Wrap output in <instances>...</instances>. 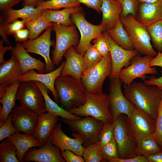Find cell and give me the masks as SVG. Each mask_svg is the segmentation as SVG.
I'll list each match as a JSON object with an SVG mask.
<instances>
[{"mask_svg": "<svg viewBox=\"0 0 162 162\" xmlns=\"http://www.w3.org/2000/svg\"><path fill=\"white\" fill-rule=\"evenodd\" d=\"M123 93L134 106L156 120L162 91L157 86L134 82L124 86Z\"/></svg>", "mask_w": 162, "mask_h": 162, "instance_id": "obj_1", "label": "cell"}, {"mask_svg": "<svg viewBox=\"0 0 162 162\" xmlns=\"http://www.w3.org/2000/svg\"><path fill=\"white\" fill-rule=\"evenodd\" d=\"M55 87L61 106L64 109L68 111L85 103L87 92L81 80L60 76L56 80Z\"/></svg>", "mask_w": 162, "mask_h": 162, "instance_id": "obj_2", "label": "cell"}, {"mask_svg": "<svg viewBox=\"0 0 162 162\" xmlns=\"http://www.w3.org/2000/svg\"><path fill=\"white\" fill-rule=\"evenodd\" d=\"M110 108L109 96L106 93L94 94L87 92L85 103L68 111L77 116L92 117L104 123L112 122Z\"/></svg>", "mask_w": 162, "mask_h": 162, "instance_id": "obj_3", "label": "cell"}, {"mask_svg": "<svg viewBox=\"0 0 162 162\" xmlns=\"http://www.w3.org/2000/svg\"><path fill=\"white\" fill-rule=\"evenodd\" d=\"M120 20L129 35L134 50L143 56L154 57L157 55V52L151 44L147 27L131 14L126 16H120Z\"/></svg>", "mask_w": 162, "mask_h": 162, "instance_id": "obj_4", "label": "cell"}, {"mask_svg": "<svg viewBox=\"0 0 162 162\" xmlns=\"http://www.w3.org/2000/svg\"><path fill=\"white\" fill-rule=\"evenodd\" d=\"M112 69L110 52L103 56L94 65L84 70L81 80L86 91L94 94L103 93L104 82L106 78L110 76Z\"/></svg>", "mask_w": 162, "mask_h": 162, "instance_id": "obj_5", "label": "cell"}, {"mask_svg": "<svg viewBox=\"0 0 162 162\" xmlns=\"http://www.w3.org/2000/svg\"><path fill=\"white\" fill-rule=\"evenodd\" d=\"M123 115H119L113 123L118 157L125 159L134 157L138 154L136 139L128 128L126 117Z\"/></svg>", "mask_w": 162, "mask_h": 162, "instance_id": "obj_6", "label": "cell"}, {"mask_svg": "<svg viewBox=\"0 0 162 162\" xmlns=\"http://www.w3.org/2000/svg\"><path fill=\"white\" fill-rule=\"evenodd\" d=\"M52 28L56 36L52 61L55 65L58 66L66 51L71 47L78 44L79 35L74 24L66 26L52 23Z\"/></svg>", "mask_w": 162, "mask_h": 162, "instance_id": "obj_7", "label": "cell"}, {"mask_svg": "<svg viewBox=\"0 0 162 162\" xmlns=\"http://www.w3.org/2000/svg\"><path fill=\"white\" fill-rule=\"evenodd\" d=\"M61 121L68 125L73 132L80 136L85 148L97 143L99 134L104 124L102 121L89 116L76 120L62 118Z\"/></svg>", "mask_w": 162, "mask_h": 162, "instance_id": "obj_8", "label": "cell"}, {"mask_svg": "<svg viewBox=\"0 0 162 162\" xmlns=\"http://www.w3.org/2000/svg\"><path fill=\"white\" fill-rule=\"evenodd\" d=\"M70 17L81 35L76 50L79 54L84 55L90 46L91 41L105 31L106 27L101 23L94 25L88 22L85 18L82 10L72 14Z\"/></svg>", "mask_w": 162, "mask_h": 162, "instance_id": "obj_9", "label": "cell"}, {"mask_svg": "<svg viewBox=\"0 0 162 162\" xmlns=\"http://www.w3.org/2000/svg\"><path fill=\"white\" fill-rule=\"evenodd\" d=\"M16 100L21 105L39 116L46 112L43 95L34 81L20 82L16 94Z\"/></svg>", "mask_w": 162, "mask_h": 162, "instance_id": "obj_10", "label": "cell"}, {"mask_svg": "<svg viewBox=\"0 0 162 162\" xmlns=\"http://www.w3.org/2000/svg\"><path fill=\"white\" fill-rule=\"evenodd\" d=\"M153 57L148 56H141L139 54L134 57L129 65L122 69L119 74L118 78L124 83V86L130 84L137 78L146 80L147 74H157L156 68L149 65V62Z\"/></svg>", "mask_w": 162, "mask_h": 162, "instance_id": "obj_11", "label": "cell"}, {"mask_svg": "<svg viewBox=\"0 0 162 162\" xmlns=\"http://www.w3.org/2000/svg\"><path fill=\"white\" fill-rule=\"evenodd\" d=\"M156 120L134 106L130 116L126 117L128 128L136 139L153 135Z\"/></svg>", "mask_w": 162, "mask_h": 162, "instance_id": "obj_12", "label": "cell"}, {"mask_svg": "<svg viewBox=\"0 0 162 162\" xmlns=\"http://www.w3.org/2000/svg\"><path fill=\"white\" fill-rule=\"evenodd\" d=\"M122 82L118 78L110 80L108 96L113 121L121 114L130 117L134 107V105L125 97L122 92Z\"/></svg>", "mask_w": 162, "mask_h": 162, "instance_id": "obj_13", "label": "cell"}, {"mask_svg": "<svg viewBox=\"0 0 162 162\" xmlns=\"http://www.w3.org/2000/svg\"><path fill=\"white\" fill-rule=\"evenodd\" d=\"M52 28V26L49 27L40 37L28 40L22 44L27 52L39 55L44 58L46 64L45 73L55 69V65L51 59L50 54V47L53 45L51 40Z\"/></svg>", "mask_w": 162, "mask_h": 162, "instance_id": "obj_14", "label": "cell"}, {"mask_svg": "<svg viewBox=\"0 0 162 162\" xmlns=\"http://www.w3.org/2000/svg\"><path fill=\"white\" fill-rule=\"evenodd\" d=\"M110 48L112 69L110 80L118 78L119 74L124 67L128 66L132 59L139 53L135 50H126L116 44L106 31L104 32Z\"/></svg>", "mask_w": 162, "mask_h": 162, "instance_id": "obj_15", "label": "cell"}, {"mask_svg": "<svg viewBox=\"0 0 162 162\" xmlns=\"http://www.w3.org/2000/svg\"><path fill=\"white\" fill-rule=\"evenodd\" d=\"M74 138L68 136L63 131L60 123L55 125L50 138L51 143L58 147L61 151L70 150L76 154L82 156L85 147L80 136L74 132Z\"/></svg>", "mask_w": 162, "mask_h": 162, "instance_id": "obj_16", "label": "cell"}, {"mask_svg": "<svg viewBox=\"0 0 162 162\" xmlns=\"http://www.w3.org/2000/svg\"><path fill=\"white\" fill-rule=\"evenodd\" d=\"M12 112V122L18 131L32 135L36 127L39 116L22 105L15 106Z\"/></svg>", "mask_w": 162, "mask_h": 162, "instance_id": "obj_17", "label": "cell"}, {"mask_svg": "<svg viewBox=\"0 0 162 162\" xmlns=\"http://www.w3.org/2000/svg\"><path fill=\"white\" fill-rule=\"evenodd\" d=\"M11 53L10 58L0 64V99L5 94L8 88L19 81L23 75L18 61Z\"/></svg>", "mask_w": 162, "mask_h": 162, "instance_id": "obj_18", "label": "cell"}, {"mask_svg": "<svg viewBox=\"0 0 162 162\" xmlns=\"http://www.w3.org/2000/svg\"><path fill=\"white\" fill-rule=\"evenodd\" d=\"M60 149L53 144L50 140L39 148H30L25 154L23 161L65 162Z\"/></svg>", "mask_w": 162, "mask_h": 162, "instance_id": "obj_19", "label": "cell"}, {"mask_svg": "<svg viewBox=\"0 0 162 162\" xmlns=\"http://www.w3.org/2000/svg\"><path fill=\"white\" fill-rule=\"evenodd\" d=\"M65 61L53 71L46 73H38L34 70H29L20 78V82L30 81L39 82L44 85L52 93L56 102L59 103L58 94L55 87V82L57 77L60 76L63 68Z\"/></svg>", "mask_w": 162, "mask_h": 162, "instance_id": "obj_20", "label": "cell"}, {"mask_svg": "<svg viewBox=\"0 0 162 162\" xmlns=\"http://www.w3.org/2000/svg\"><path fill=\"white\" fill-rule=\"evenodd\" d=\"M64 56L66 61L60 76H69L81 80L85 70L83 55L79 54L72 46L66 51Z\"/></svg>", "mask_w": 162, "mask_h": 162, "instance_id": "obj_21", "label": "cell"}, {"mask_svg": "<svg viewBox=\"0 0 162 162\" xmlns=\"http://www.w3.org/2000/svg\"><path fill=\"white\" fill-rule=\"evenodd\" d=\"M135 18L147 28L162 20V0L153 3H140Z\"/></svg>", "mask_w": 162, "mask_h": 162, "instance_id": "obj_22", "label": "cell"}, {"mask_svg": "<svg viewBox=\"0 0 162 162\" xmlns=\"http://www.w3.org/2000/svg\"><path fill=\"white\" fill-rule=\"evenodd\" d=\"M28 53L20 42L17 43L11 50V53L15 55L19 62L23 75L32 70H35L39 73H45V63Z\"/></svg>", "mask_w": 162, "mask_h": 162, "instance_id": "obj_23", "label": "cell"}, {"mask_svg": "<svg viewBox=\"0 0 162 162\" xmlns=\"http://www.w3.org/2000/svg\"><path fill=\"white\" fill-rule=\"evenodd\" d=\"M58 119V116L48 112L39 116L38 123L32 135L42 146L50 140Z\"/></svg>", "mask_w": 162, "mask_h": 162, "instance_id": "obj_24", "label": "cell"}, {"mask_svg": "<svg viewBox=\"0 0 162 162\" xmlns=\"http://www.w3.org/2000/svg\"><path fill=\"white\" fill-rule=\"evenodd\" d=\"M102 17L101 23L106 30L114 28L120 20L122 11V6L116 0H102L100 7Z\"/></svg>", "mask_w": 162, "mask_h": 162, "instance_id": "obj_25", "label": "cell"}, {"mask_svg": "<svg viewBox=\"0 0 162 162\" xmlns=\"http://www.w3.org/2000/svg\"><path fill=\"white\" fill-rule=\"evenodd\" d=\"M7 139L15 146L19 162L23 161L24 155L29 149L42 146L32 135L21 134L20 132L14 133Z\"/></svg>", "mask_w": 162, "mask_h": 162, "instance_id": "obj_26", "label": "cell"}, {"mask_svg": "<svg viewBox=\"0 0 162 162\" xmlns=\"http://www.w3.org/2000/svg\"><path fill=\"white\" fill-rule=\"evenodd\" d=\"M34 81L40 89L43 95L46 112L60 116L62 118L71 120H77L81 118L80 116L70 113L58 106L50 98L48 94L49 91H50L44 85L38 81Z\"/></svg>", "mask_w": 162, "mask_h": 162, "instance_id": "obj_27", "label": "cell"}, {"mask_svg": "<svg viewBox=\"0 0 162 162\" xmlns=\"http://www.w3.org/2000/svg\"><path fill=\"white\" fill-rule=\"evenodd\" d=\"M20 83L18 81L8 87L5 94L0 99L2 104L0 106V126L6 121L15 106L16 93Z\"/></svg>", "mask_w": 162, "mask_h": 162, "instance_id": "obj_28", "label": "cell"}, {"mask_svg": "<svg viewBox=\"0 0 162 162\" xmlns=\"http://www.w3.org/2000/svg\"><path fill=\"white\" fill-rule=\"evenodd\" d=\"M82 10V8L79 6L64 8L60 10L46 9L43 10L42 13L46 19L51 22L69 26L74 24L70 19L71 15Z\"/></svg>", "mask_w": 162, "mask_h": 162, "instance_id": "obj_29", "label": "cell"}, {"mask_svg": "<svg viewBox=\"0 0 162 162\" xmlns=\"http://www.w3.org/2000/svg\"><path fill=\"white\" fill-rule=\"evenodd\" d=\"M43 10L36 7L26 5L20 9L12 8L5 13L4 17H3L4 20L8 23L19 18L29 20L40 15Z\"/></svg>", "mask_w": 162, "mask_h": 162, "instance_id": "obj_30", "label": "cell"}, {"mask_svg": "<svg viewBox=\"0 0 162 162\" xmlns=\"http://www.w3.org/2000/svg\"><path fill=\"white\" fill-rule=\"evenodd\" d=\"M109 35L118 45L126 50L134 49L129 35L120 20L113 28L106 30Z\"/></svg>", "mask_w": 162, "mask_h": 162, "instance_id": "obj_31", "label": "cell"}, {"mask_svg": "<svg viewBox=\"0 0 162 162\" xmlns=\"http://www.w3.org/2000/svg\"><path fill=\"white\" fill-rule=\"evenodd\" d=\"M52 26V23L46 19L42 12L25 23V26L29 32V39L30 40L38 37L43 31Z\"/></svg>", "mask_w": 162, "mask_h": 162, "instance_id": "obj_32", "label": "cell"}, {"mask_svg": "<svg viewBox=\"0 0 162 162\" xmlns=\"http://www.w3.org/2000/svg\"><path fill=\"white\" fill-rule=\"evenodd\" d=\"M136 140L138 155L144 156L162 151L153 134Z\"/></svg>", "mask_w": 162, "mask_h": 162, "instance_id": "obj_33", "label": "cell"}, {"mask_svg": "<svg viewBox=\"0 0 162 162\" xmlns=\"http://www.w3.org/2000/svg\"><path fill=\"white\" fill-rule=\"evenodd\" d=\"M80 4L76 0H49L39 2L36 7L42 10L46 9L57 10L80 6Z\"/></svg>", "mask_w": 162, "mask_h": 162, "instance_id": "obj_34", "label": "cell"}, {"mask_svg": "<svg viewBox=\"0 0 162 162\" xmlns=\"http://www.w3.org/2000/svg\"><path fill=\"white\" fill-rule=\"evenodd\" d=\"M0 162H19L14 145L8 139L0 144Z\"/></svg>", "mask_w": 162, "mask_h": 162, "instance_id": "obj_35", "label": "cell"}, {"mask_svg": "<svg viewBox=\"0 0 162 162\" xmlns=\"http://www.w3.org/2000/svg\"><path fill=\"white\" fill-rule=\"evenodd\" d=\"M151 41L158 52H162V20L147 27Z\"/></svg>", "mask_w": 162, "mask_h": 162, "instance_id": "obj_36", "label": "cell"}, {"mask_svg": "<svg viewBox=\"0 0 162 162\" xmlns=\"http://www.w3.org/2000/svg\"><path fill=\"white\" fill-rule=\"evenodd\" d=\"M82 157L86 162H104L97 143L85 147Z\"/></svg>", "mask_w": 162, "mask_h": 162, "instance_id": "obj_37", "label": "cell"}, {"mask_svg": "<svg viewBox=\"0 0 162 162\" xmlns=\"http://www.w3.org/2000/svg\"><path fill=\"white\" fill-rule=\"evenodd\" d=\"M84 54V70L94 65L103 57L92 44Z\"/></svg>", "mask_w": 162, "mask_h": 162, "instance_id": "obj_38", "label": "cell"}, {"mask_svg": "<svg viewBox=\"0 0 162 162\" xmlns=\"http://www.w3.org/2000/svg\"><path fill=\"white\" fill-rule=\"evenodd\" d=\"M99 148L104 162H109L112 159L119 158L117 146L115 138L105 145L99 146Z\"/></svg>", "mask_w": 162, "mask_h": 162, "instance_id": "obj_39", "label": "cell"}, {"mask_svg": "<svg viewBox=\"0 0 162 162\" xmlns=\"http://www.w3.org/2000/svg\"><path fill=\"white\" fill-rule=\"evenodd\" d=\"M114 138L113 122L104 123L100 131L98 144L100 146L107 143Z\"/></svg>", "mask_w": 162, "mask_h": 162, "instance_id": "obj_40", "label": "cell"}, {"mask_svg": "<svg viewBox=\"0 0 162 162\" xmlns=\"http://www.w3.org/2000/svg\"><path fill=\"white\" fill-rule=\"evenodd\" d=\"M121 5L122 11L120 16H126L131 14L135 17L140 3L138 0H116Z\"/></svg>", "mask_w": 162, "mask_h": 162, "instance_id": "obj_41", "label": "cell"}, {"mask_svg": "<svg viewBox=\"0 0 162 162\" xmlns=\"http://www.w3.org/2000/svg\"><path fill=\"white\" fill-rule=\"evenodd\" d=\"M92 42L94 46L103 56H106L110 52L109 44L104 32Z\"/></svg>", "mask_w": 162, "mask_h": 162, "instance_id": "obj_42", "label": "cell"}, {"mask_svg": "<svg viewBox=\"0 0 162 162\" xmlns=\"http://www.w3.org/2000/svg\"><path fill=\"white\" fill-rule=\"evenodd\" d=\"M12 112L4 123L0 126V141L8 138L14 133L19 132L13 125Z\"/></svg>", "mask_w": 162, "mask_h": 162, "instance_id": "obj_43", "label": "cell"}, {"mask_svg": "<svg viewBox=\"0 0 162 162\" xmlns=\"http://www.w3.org/2000/svg\"><path fill=\"white\" fill-rule=\"evenodd\" d=\"M153 135L162 149V96L158 109L155 130Z\"/></svg>", "mask_w": 162, "mask_h": 162, "instance_id": "obj_44", "label": "cell"}, {"mask_svg": "<svg viewBox=\"0 0 162 162\" xmlns=\"http://www.w3.org/2000/svg\"><path fill=\"white\" fill-rule=\"evenodd\" d=\"M28 20H15L10 23L6 22V28L8 35H12L16 32L25 28V23Z\"/></svg>", "mask_w": 162, "mask_h": 162, "instance_id": "obj_45", "label": "cell"}, {"mask_svg": "<svg viewBox=\"0 0 162 162\" xmlns=\"http://www.w3.org/2000/svg\"><path fill=\"white\" fill-rule=\"evenodd\" d=\"M61 156L67 162H84L82 156L78 155L70 150L60 152Z\"/></svg>", "mask_w": 162, "mask_h": 162, "instance_id": "obj_46", "label": "cell"}, {"mask_svg": "<svg viewBox=\"0 0 162 162\" xmlns=\"http://www.w3.org/2000/svg\"><path fill=\"white\" fill-rule=\"evenodd\" d=\"M80 4L82 3L89 8L95 10L100 13V7L102 0H76Z\"/></svg>", "mask_w": 162, "mask_h": 162, "instance_id": "obj_47", "label": "cell"}, {"mask_svg": "<svg viewBox=\"0 0 162 162\" xmlns=\"http://www.w3.org/2000/svg\"><path fill=\"white\" fill-rule=\"evenodd\" d=\"M29 32L28 28H23L20 30L13 34L15 41L18 42L26 41L29 39Z\"/></svg>", "mask_w": 162, "mask_h": 162, "instance_id": "obj_48", "label": "cell"}, {"mask_svg": "<svg viewBox=\"0 0 162 162\" xmlns=\"http://www.w3.org/2000/svg\"><path fill=\"white\" fill-rule=\"evenodd\" d=\"M24 0H0L1 11L5 13L12 8L14 5Z\"/></svg>", "mask_w": 162, "mask_h": 162, "instance_id": "obj_49", "label": "cell"}, {"mask_svg": "<svg viewBox=\"0 0 162 162\" xmlns=\"http://www.w3.org/2000/svg\"><path fill=\"white\" fill-rule=\"evenodd\" d=\"M110 162H148L146 158L143 155H138L128 159H121L119 158L112 159Z\"/></svg>", "mask_w": 162, "mask_h": 162, "instance_id": "obj_50", "label": "cell"}, {"mask_svg": "<svg viewBox=\"0 0 162 162\" xmlns=\"http://www.w3.org/2000/svg\"><path fill=\"white\" fill-rule=\"evenodd\" d=\"M143 82L148 85L155 86L162 91V72L160 77L157 78L152 76L148 79L144 80Z\"/></svg>", "mask_w": 162, "mask_h": 162, "instance_id": "obj_51", "label": "cell"}, {"mask_svg": "<svg viewBox=\"0 0 162 162\" xmlns=\"http://www.w3.org/2000/svg\"><path fill=\"white\" fill-rule=\"evenodd\" d=\"M6 22L3 16L0 17V34L3 40L7 45H9L10 42L8 37L7 34L6 28Z\"/></svg>", "mask_w": 162, "mask_h": 162, "instance_id": "obj_52", "label": "cell"}, {"mask_svg": "<svg viewBox=\"0 0 162 162\" xmlns=\"http://www.w3.org/2000/svg\"><path fill=\"white\" fill-rule=\"evenodd\" d=\"M144 156L149 162H162V151Z\"/></svg>", "mask_w": 162, "mask_h": 162, "instance_id": "obj_53", "label": "cell"}, {"mask_svg": "<svg viewBox=\"0 0 162 162\" xmlns=\"http://www.w3.org/2000/svg\"><path fill=\"white\" fill-rule=\"evenodd\" d=\"M149 65L151 67L158 66L162 67V52H159L149 62Z\"/></svg>", "mask_w": 162, "mask_h": 162, "instance_id": "obj_54", "label": "cell"}, {"mask_svg": "<svg viewBox=\"0 0 162 162\" xmlns=\"http://www.w3.org/2000/svg\"><path fill=\"white\" fill-rule=\"evenodd\" d=\"M4 42L3 40L0 41V64L3 63L5 60L4 59L5 53L8 50H12L13 47L11 46H4L3 45Z\"/></svg>", "mask_w": 162, "mask_h": 162, "instance_id": "obj_55", "label": "cell"}, {"mask_svg": "<svg viewBox=\"0 0 162 162\" xmlns=\"http://www.w3.org/2000/svg\"><path fill=\"white\" fill-rule=\"evenodd\" d=\"M43 0H24L23 2L22 6H31L36 7L37 4Z\"/></svg>", "mask_w": 162, "mask_h": 162, "instance_id": "obj_56", "label": "cell"}, {"mask_svg": "<svg viewBox=\"0 0 162 162\" xmlns=\"http://www.w3.org/2000/svg\"><path fill=\"white\" fill-rule=\"evenodd\" d=\"M158 0H138L140 3H153L155 2Z\"/></svg>", "mask_w": 162, "mask_h": 162, "instance_id": "obj_57", "label": "cell"}, {"mask_svg": "<svg viewBox=\"0 0 162 162\" xmlns=\"http://www.w3.org/2000/svg\"><path fill=\"white\" fill-rule=\"evenodd\" d=\"M48 0H43V1H48Z\"/></svg>", "mask_w": 162, "mask_h": 162, "instance_id": "obj_58", "label": "cell"}]
</instances>
